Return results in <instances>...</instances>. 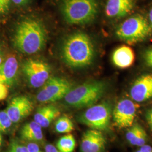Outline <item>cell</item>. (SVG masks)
Returning <instances> with one entry per match:
<instances>
[{
	"mask_svg": "<svg viewBox=\"0 0 152 152\" xmlns=\"http://www.w3.org/2000/svg\"><path fill=\"white\" fill-rule=\"evenodd\" d=\"M61 55L65 64L70 67L83 68L92 63L95 56L94 45L86 33H74L64 41Z\"/></svg>",
	"mask_w": 152,
	"mask_h": 152,
	"instance_id": "1",
	"label": "cell"
},
{
	"mask_svg": "<svg viewBox=\"0 0 152 152\" xmlns=\"http://www.w3.org/2000/svg\"><path fill=\"white\" fill-rule=\"evenodd\" d=\"M47 33L42 23L38 20L28 18L20 22L13 37L14 47L23 54L37 53L46 42Z\"/></svg>",
	"mask_w": 152,
	"mask_h": 152,
	"instance_id": "2",
	"label": "cell"
},
{
	"mask_svg": "<svg viewBox=\"0 0 152 152\" xmlns=\"http://www.w3.org/2000/svg\"><path fill=\"white\" fill-rule=\"evenodd\" d=\"M107 89L105 82L92 81L72 88L64 98L65 103L77 109L90 107L103 96Z\"/></svg>",
	"mask_w": 152,
	"mask_h": 152,
	"instance_id": "3",
	"label": "cell"
},
{
	"mask_svg": "<svg viewBox=\"0 0 152 152\" xmlns=\"http://www.w3.org/2000/svg\"><path fill=\"white\" fill-rule=\"evenodd\" d=\"M60 7L64 20L71 24H86L98 15L96 0H61Z\"/></svg>",
	"mask_w": 152,
	"mask_h": 152,
	"instance_id": "4",
	"label": "cell"
},
{
	"mask_svg": "<svg viewBox=\"0 0 152 152\" xmlns=\"http://www.w3.org/2000/svg\"><path fill=\"white\" fill-rule=\"evenodd\" d=\"M152 31L147 19L137 14L122 22L117 28L115 34L120 40L134 44L145 40L151 35Z\"/></svg>",
	"mask_w": 152,
	"mask_h": 152,
	"instance_id": "5",
	"label": "cell"
},
{
	"mask_svg": "<svg viewBox=\"0 0 152 152\" xmlns=\"http://www.w3.org/2000/svg\"><path fill=\"white\" fill-rule=\"evenodd\" d=\"M112 117V105L104 102L88 107L78 117V121L90 128L99 131L108 129Z\"/></svg>",
	"mask_w": 152,
	"mask_h": 152,
	"instance_id": "6",
	"label": "cell"
},
{
	"mask_svg": "<svg viewBox=\"0 0 152 152\" xmlns=\"http://www.w3.org/2000/svg\"><path fill=\"white\" fill-rule=\"evenodd\" d=\"M37 94L36 99L42 103H53L64 98L73 88L68 80L58 77H50Z\"/></svg>",
	"mask_w": 152,
	"mask_h": 152,
	"instance_id": "7",
	"label": "cell"
},
{
	"mask_svg": "<svg viewBox=\"0 0 152 152\" xmlns=\"http://www.w3.org/2000/svg\"><path fill=\"white\" fill-rule=\"evenodd\" d=\"M22 71L30 86L39 88L50 78L51 68L43 61L28 59L23 63Z\"/></svg>",
	"mask_w": 152,
	"mask_h": 152,
	"instance_id": "8",
	"label": "cell"
},
{
	"mask_svg": "<svg viewBox=\"0 0 152 152\" xmlns=\"http://www.w3.org/2000/svg\"><path fill=\"white\" fill-rule=\"evenodd\" d=\"M138 106L131 100L124 99L120 100L113 110L114 125L121 129L129 128L134 124Z\"/></svg>",
	"mask_w": 152,
	"mask_h": 152,
	"instance_id": "9",
	"label": "cell"
},
{
	"mask_svg": "<svg viewBox=\"0 0 152 152\" xmlns=\"http://www.w3.org/2000/svg\"><path fill=\"white\" fill-rule=\"evenodd\" d=\"M33 107L30 98L20 95L12 99L6 111L13 124H17L31 114Z\"/></svg>",
	"mask_w": 152,
	"mask_h": 152,
	"instance_id": "10",
	"label": "cell"
},
{
	"mask_svg": "<svg viewBox=\"0 0 152 152\" xmlns=\"http://www.w3.org/2000/svg\"><path fill=\"white\" fill-rule=\"evenodd\" d=\"M107 141L101 131L90 129L82 136L81 152H103Z\"/></svg>",
	"mask_w": 152,
	"mask_h": 152,
	"instance_id": "11",
	"label": "cell"
},
{
	"mask_svg": "<svg viewBox=\"0 0 152 152\" xmlns=\"http://www.w3.org/2000/svg\"><path fill=\"white\" fill-rule=\"evenodd\" d=\"M131 98L140 103L152 98V75L147 74L139 77L131 87Z\"/></svg>",
	"mask_w": 152,
	"mask_h": 152,
	"instance_id": "12",
	"label": "cell"
},
{
	"mask_svg": "<svg viewBox=\"0 0 152 152\" xmlns=\"http://www.w3.org/2000/svg\"><path fill=\"white\" fill-rule=\"evenodd\" d=\"M135 5V0H107L105 13L110 18L120 19L131 13Z\"/></svg>",
	"mask_w": 152,
	"mask_h": 152,
	"instance_id": "13",
	"label": "cell"
},
{
	"mask_svg": "<svg viewBox=\"0 0 152 152\" xmlns=\"http://www.w3.org/2000/svg\"><path fill=\"white\" fill-rule=\"evenodd\" d=\"M19 64L14 55L9 56L0 65V82L7 87L15 85L18 78Z\"/></svg>",
	"mask_w": 152,
	"mask_h": 152,
	"instance_id": "14",
	"label": "cell"
},
{
	"mask_svg": "<svg viewBox=\"0 0 152 152\" xmlns=\"http://www.w3.org/2000/svg\"><path fill=\"white\" fill-rule=\"evenodd\" d=\"M112 60L117 67L121 69L127 68L133 64L135 54L129 46L122 45L114 50L112 55Z\"/></svg>",
	"mask_w": 152,
	"mask_h": 152,
	"instance_id": "15",
	"label": "cell"
},
{
	"mask_svg": "<svg viewBox=\"0 0 152 152\" xmlns=\"http://www.w3.org/2000/svg\"><path fill=\"white\" fill-rule=\"evenodd\" d=\"M60 115V110L56 107L48 105L37 110L34 115V121L42 127L46 128Z\"/></svg>",
	"mask_w": 152,
	"mask_h": 152,
	"instance_id": "16",
	"label": "cell"
},
{
	"mask_svg": "<svg viewBox=\"0 0 152 152\" xmlns=\"http://www.w3.org/2000/svg\"><path fill=\"white\" fill-rule=\"evenodd\" d=\"M42 127L36 122L32 121L24 124L20 130L22 139L29 142H38L44 139Z\"/></svg>",
	"mask_w": 152,
	"mask_h": 152,
	"instance_id": "17",
	"label": "cell"
},
{
	"mask_svg": "<svg viewBox=\"0 0 152 152\" xmlns=\"http://www.w3.org/2000/svg\"><path fill=\"white\" fill-rule=\"evenodd\" d=\"M76 146V139L72 134L61 137L56 145V147L61 152H73Z\"/></svg>",
	"mask_w": 152,
	"mask_h": 152,
	"instance_id": "18",
	"label": "cell"
},
{
	"mask_svg": "<svg viewBox=\"0 0 152 152\" xmlns=\"http://www.w3.org/2000/svg\"><path fill=\"white\" fill-rule=\"evenodd\" d=\"M55 130L61 134L70 133L74 129V125L71 118L67 116H62L57 119L55 123Z\"/></svg>",
	"mask_w": 152,
	"mask_h": 152,
	"instance_id": "19",
	"label": "cell"
},
{
	"mask_svg": "<svg viewBox=\"0 0 152 152\" xmlns=\"http://www.w3.org/2000/svg\"><path fill=\"white\" fill-rule=\"evenodd\" d=\"M13 125L6 110L0 111V132H6L10 130Z\"/></svg>",
	"mask_w": 152,
	"mask_h": 152,
	"instance_id": "20",
	"label": "cell"
},
{
	"mask_svg": "<svg viewBox=\"0 0 152 152\" xmlns=\"http://www.w3.org/2000/svg\"><path fill=\"white\" fill-rule=\"evenodd\" d=\"M147 139V132L141 126L137 134L136 137L135 138L133 142L131 143V145L137 147H141L145 145Z\"/></svg>",
	"mask_w": 152,
	"mask_h": 152,
	"instance_id": "21",
	"label": "cell"
},
{
	"mask_svg": "<svg viewBox=\"0 0 152 152\" xmlns=\"http://www.w3.org/2000/svg\"><path fill=\"white\" fill-rule=\"evenodd\" d=\"M5 152H29L27 146L17 140H11Z\"/></svg>",
	"mask_w": 152,
	"mask_h": 152,
	"instance_id": "22",
	"label": "cell"
},
{
	"mask_svg": "<svg viewBox=\"0 0 152 152\" xmlns=\"http://www.w3.org/2000/svg\"><path fill=\"white\" fill-rule=\"evenodd\" d=\"M140 127V125L136 123L129 127V129L127 130L126 134V137L127 140L129 141V142L130 144H131V143L133 142L135 138L136 137L137 134L139 130Z\"/></svg>",
	"mask_w": 152,
	"mask_h": 152,
	"instance_id": "23",
	"label": "cell"
},
{
	"mask_svg": "<svg viewBox=\"0 0 152 152\" xmlns=\"http://www.w3.org/2000/svg\"><path fill=\"white\" fill-rule=\"evenodd\" d=\"M11 2V0H0V14H5L9 12Z\"/></svg>",
	"mask_w": 152,
	"mask_h": 152,
	"instance_id": "24",
	"label": "cell"
},
{
	"mask_svg": "<svg viewBox=\"0 0 152 152\" xmlns=\"http://www.w3.org/2000/svg\"><path fill=\"white\" fill-rule=\"evenodd\" d=\"M9 94L8 87L0 82V102L5 100Z\"/></svg>",
	"mask_w": 152,
	"mask_h": 152,
	"instance_id": "25",
	"label": "cell"
},
{
	"mask_svg": "<svg viewBox=\"0 0 152 152\" xmlns=\"http://www.w3.org/2000/svg\"><path fill=\"white\" fill-rule=\"evenodd\" d=\"M144 60L148 66L152 68V48L147 50L144 54Z\"/></svg>",
	"mask_w": 152,
	"mask_h": 152,
	"instance_id": "26",
	"label": "cell"
},
{
	"mask_svg": "<svg viewBox=\"0 0 152 152\" xmlns=\"http://www.w3.org/2000/svg\"><path fill=\"white\" fill-rule=\"evenodd\" d=\"M27 148L29 152H43L34 142H28L27 144Z\"/></svg>",
	"mask_w": 152,
	"mask_h": 152,
	"instance_id": "27",
	"label": "cell"
},
{
	"mask_svg": "<svg viewBox=\"0 0 152 152\" xmlns=\"http://www.w3.org/2000/svg\"><path fill=\"white\" fill-rule=\"evenodd\" d=\"M145 118L147 123L152 130V107L147 110L145 114Z\"/></svg>",
	"mask_w": 152,
	"mask_h": 152,
	"instance_id": "28",
	"label": "cell"
},
{
	"mask_svg": "<svg viewBox=\"0 0 152 152\" xmlns=\"http://www.w3.org/2000/svg\"><path fill=\"white\" fill-rule=\"evenodd\" d=\"M45 152H61L56 147L51 144H47L45 147Z\"/></svg>",
	"mask_w": 152,
	"mask_h": 152,
	"instance_id": "29",
	"label": "cell"
},
{
	"mask_svg": "<svg viewBox=\"0 0 152 152\" xmlns=\"http://www.w3.org/2000/svg\"><path fill=\"white\" fill-rule=\"evenodd\" d=\"M30 0H11L15 5L19 6L26 5L29 2Z\"/></svg>",
	"mask_w": 152,
	"mask_h": 152,
	"instance_id": "30",
	"label": "cell"
},
{
	"mask_svg": "<svg viewBox=\"0 0 152 152\" xmlns=\"http://www.w3.org/2000/svg\"><path fill=\"white\" fill-rule=\"evenodd\" d=\"M140 149L142 152H152V147L145 144L140 147Z\"/></svg>",
	"mask_w": 152,
	"mask_h": 152,
	"instance_id": "31",
	"label": "cell"
},
{
	"mask_svg": "<svg viewBox=\"0 0 152 152\" xmlns=\"http://www.w3.org/2000/svg\"><path fill=\"white\" fill-rule=\"evenodd\" d=\"M148 18H149V23L150 24V26H151L152 30V7L149 11Z\"/></svg>",
	"mask_w": 152,
	"mask_h": 152,
	"instance_id": "32",
	"label": "cell"
},
{
	"mask_svg": "<svg viewBox=\"0 0 152 152\" xmlns=\"http://www.w3.org/2000/svg\"><path fill=\"white\" fill-rule=\"evenodd\" d=\"M2 62H3V56H2V51L0 49V65H1Z\"/></svg>",
	"mask_w": 152,
	"mask_h": 152,
	"instance_id": "33",
	"label": "cell"
},
{
	"mask_svg": "<svg viewBox=\"0 0 152 152\" xmlns=\"http://www.w3.org/2000/svg\"><path fill=\"white\" fill-rule=\"evenodd\" d=\"M2 136L1 135V133L0 132V147L2 145Z\"/></svg>",
	"mask_w": 152,
	"mask_h": 152,
	"instance_id": "34",
	"label": "cell"
},
{
	"mask_svg": "<svg viewBox=\"0 0 152 152\" xmlns=\"http://www.w3.org/2000/svg\"><path fill=\"white\" fill-rule=\"evenodd\" d=\"M136 152H141V150H140V149H138V150H137V151H136Z\"/></svg>",
	"mask_w": 152,
	"mask_h": 152,
	"instance_id": "35",
	"label": "cell"
}]
</instances>
